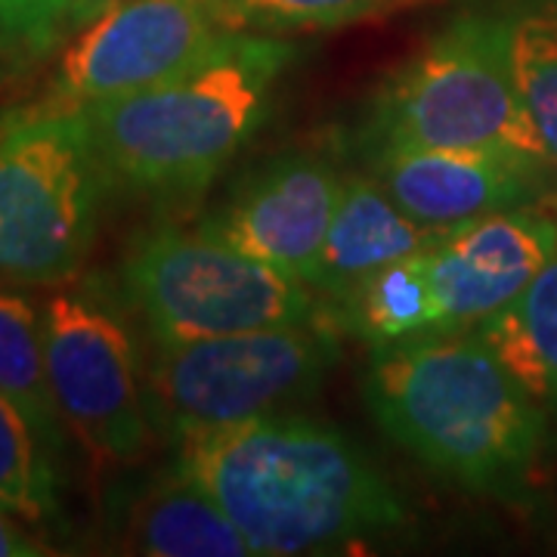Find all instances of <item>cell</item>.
<instances>
[{
  "mask_svg": "<svg viewBox=\"0 0 557 557\" xmlns=\"http://www.w3.org/2000/svg\"><path fill=\"white\" fill-rule=\"evenodd\" d=\"M177 468L236 523L251 555L332 552L406 523L391 480L338 428L267 412L180 440Z\"/></svg>",
  "mask_w": 557,
  "mask_h": 557,
  "instance_id": "6da1fadb",
  "label": "cell"
},
{
  "mask_svg": "<svg viewBox=\"0 0 557 557\" xmlns=\"http://www.w3.org/2000/svg\"><path fill=\"white\" fill-rule=\"evenodd\" d=\"M362 391L381 431L434 474L505 502L530 493L548 412L474 329L379 347Z\"/></svg>",
  "mask_w": 557,
  "mask_h": 557,
  "instance_id": "7a4b0ae2",
  "label": "cell"
},
{
  "mask_svg": "<svg viewBox=\"0 0 557 557\" xmlns=\"http://www.w3.org/2000/svg\"><path fill=\"white\" fill-rule=\"evenodd\" d=\"M288 40L226 32L193 69L121 100L75 109L102 171L143 193H199L267 119Z\"/></svg>",
  "mask_w": 557,
  "mask_h": 557,
  "instance_id": "3957f363",
  "label": "cell"
},
{
  "mask_svg": "<svg viewBox=\"0 0 557 557\" xmlns=\"http://www.w3.org/2000/svg\"><path fill=\"white\" fill-rule=\"evenodd\" d=\"M369 152L387 146L486 149L548 161L520 100L505 13L465 10L381 87ZM552 164V161H548Z\"/></svg>",
  "mask_w": 557,
  "mask_h": 557,
  "instance_id": "277c9868",
  "label": "cell"
},
{
  "mask_svg": "<svg viewBox=\"0 0 557 557\" xmlns=\"http://www.w3.org/2000/svg\"><path fill=\"white\" fill-rule=\"evenodd\" d=\"M102 164L75 109L22 112L0 131V282L78 273L97 233Z\"/></svg>",
  "mask_w": 557,
  "mask_h": 557,
  "instance_id": "5b68a950",
  "label": "cell"
},
{
  "mask_svg": "<svg viewBox=\"0 0 557 557\" xmlns=\"http://www.w3.org/2000/svg\"><path fill=\"white\" fill-rule=\"evenodd\" d=\"M127 298L161 344L317 319V292L208 230L139 236L121 267Z\"/></svg>",
  "mask_w": 557,
  "mask_h": 557,
  "instance_id": "8992f818",
  "label": "cell"
},
{
  "mask_svg": "<svg viewBox=\"0 0 557 557\" xmlns=\"http://www.w3.org/2000/svg\"><path fill=\"white\" fill-rule=\"evenodd\" d=\"M335 322L307 319L220 338L161 344L146 372L149 418L168 437L276 412L313 394L338 362Z\"/></svg>",
  "mask_w": 557,
  "mask_h": 557,
  "instance_id": "52a82bcc",
  "label": "cell"
},
{
  "mask_svg": "<svg viewBox=\"0 0 557 557\" xmlns=\"http://www.w3.org/2000/svg\"><path fill=\"white\" fill-rule=\"evenodd\" d=\"M40 322L47 375L65 428L97 465L139 461L152 437V418L127 329L84 295L50 298Z\"/></svg>",
  "mask_w": 557,
  "mask_h": 557,
  "instance_id": "ba28073f",
  "label": "cell"
},
{
  "mask_svg": "<svg viewBox=\"0 0 557 557\" xmlns=\"http://www.w3.org/2000/svg\"><path fill=\"white\" fill-rule=\"evenodd\" d=\"M226 32L218 0H115L65 50L53 106L84 109L159 87L193 69Z\"/></svg>",
  "mask_w": 557,
  "mask_h": 557,
  "instance_id": "9c48e42d",
  "label": "cell"
},
{
  "mask_svg": "<svg viewBox=\"0 0 557 557\" xmlns=\"http://www.w3.org/2000/svg\"><path fill=\"white\" fill-rule=\"evenodd\" d=\"M548 161L486 149H372V174L399 208L434 233L527 208L545 186Z\"/></svg>",
  "mask_w": 557,
  "mask_h": 557,
  "instance_id": "30bf717a",
  "label": "cell"
},
{
  "mask_svg": "<svg viewBox=\"0 0 557 557\" xmlns=\"http://www.w3.org/2000/svg\"><path fill=\"white\" fill-rule=\"evenodd\" d=\"M557 255V220L511 208L443 233L431 248L437 332L474 329L498 313Z\"/></svg>",
  "mask_w": 557,
  "mask_h": 557,
  "instance_id": "8fae6325",
  "label": "cell"
},
{
  "mask_svg": "<svg viewBox=\"0 0 557 557\" xmlns=\"http://www.w3.org/2000/svg\"><path fill=\"white\" fill-rule=\"evenodd\" d=\"M344 180L329 161L282 156L260 168L201 230L288 276L310 278L341 201Z\"/></svg>",
  "mask_w": 557,
  "mask_h": 557,
  "instance_id": "7c38bea8",
  "label": "cell"
},
{
  "mask_svg": "<svg viewBox=\"0 0 557 557\" xmlns=\"http://www.w3.org/2000/svg\"><path fill=\"white\" fill-rule=\"evenodd\" d=\"M434 233L412 220L375 177L344 180L341 201L307 285L329 304L347 298L375 270L412 251L437 245Z\"/></svg>",
  "mask_w": 557,
  "mask_h": 557,
  "instance_id": "4fadbf2b",
  "label": "cell"
},
{
  "mask_svg": "<svg viewBox=\"0 0 557 557\" xmlns=\"http://www.w3.org/2000/svg\"><path fill=\"white\" fill-rule=\"evenodd\" d=\"M127 542L134 552L152 557L251 555L236 523L180 468L131 505Z\"/></svg>",
  "mask_w": 557,
  "mask_h": 557,
  "instance_id": "5bb4252c",
  "label": "cell"
},
{
  "mask_svg": "<svg viewBox=\"0 0 557 557\" xmlns=\"http://www.w3.org/2000/svg\"><path fill=\"white\" fill-rule=\"evenodd\" d=\"M431 248L412 251L362 278L347 298L332 304L329 319L375 350L437 332Z\"/></svg>",
  "mask_w": 557,
  "mask_h": 557,
  "instance_id": "9a60e30c",
  "label": "cell"
},
{
  "mask_svg": "<svg viewBox=\"0 0 557 557\" xmlns=\"http://www.w3.org/2000/svg\"><path fill=\"white\" fill-rule=\"evenodd\" d=\"M474 332L545 412H557V255Z\"/></svg>",
  "mask_w": 557,
  "mask_h": 557,
  "instance_id": "2e32d148",
  "label": "cell"
},
{
  "mask_svg": "<svg viewBox=\"0 0 557 557\" xmlns=\"http://www.w3.org/2000/svg\"><path fill=\"white\" fill-rule=\"evenodd\" d=\"M0 394L13 399L44 446L60 443L62 416L47 375L44 322L20 295L0 288Z\"/></svg>",
  "mask_w": 557,
  "mask_h": 557,
  "instance_id": "e0dca14e",
  "label": "cell"
},
{
  "mask_svg": "<svg viewBox=\"0 0 557 557\" xmlns=\"http://www.w3.org/2000/svg\"><path fill=\"white\" fill-rule=\"evenodd\" d=\"M505 20L520 100L557 174V0H515Z\"/></svg>",
  "mask_w": 557,
  "mask_h": 557,
  "instance_id": "ac0fdd59",
  "label": "cell"
},
{
  "mask_svg": "<svg viewBox=\"0 0 557 557\" xmlns=\"http://www.w3.org/2000/svg\"><path fill=\"white\" fill-rule=\"evenodd\" d=\"M412 0H218L220 20L230 32H322L372 20Z\"/></svg>",
  "mask_w": 557,
  "mask_h": 557,
  "instance_id": "d6986e66",
  "label": "cell"
},
{
  "mask_svg": "<svg viewBox=\"0 0 557 557\" xmlns=\"http://www.w3.org/2000/svg\"><path fill=\"white\" fill-rule=\"evenodd\" d=\"M0 505L13 515L40 520L53 508V474L40 437L13 399L0 394Z\"/></svg>",
  "mask_w": 557,
  "mask_h": 557,
  "instance_id": "ffe728a7",
  "label": "cell"
},
{
  "mask_svg": "<svg viewBox=\"0 0 557 557\" xmlns=\"http://www.w3.org/2000/svg\"><path fill=\"white\" fill-rule=\"evenodd\" d=\"M69 22V0H0V32L32 53H47Z\"/></svg>",
  "mask_w": 557,
  "mask_h": 557,
  "instance_id": "44dd1931",
  "label": "cell"
},
{
  "mask_svg": "<svg viewBox=\"0 0 557 557\" xmlns=\"http://www.w3.org/2000/svg\"><path fill=\"white\" fill-rule=\"evenodd\" d=\"M13 511H7L0 505V557H25V555H44L35 539L28 536L25 530H20V523L10 518Z\"/></svg>",
  "mask_w": 557,
  "mask_h": 557,
  "instance_id": "7402d4cb",
  "label": "cell"
},
{
  "mask_svg": "<svg viewBox=\"0 0 557 557\" xmlns=\"http://www.w3.org/2000/svg\"><path fill=\"white\" fill-rule=\"evenodd\" d=\"M112 3L115 0H69V20H72V25H87Z\"/></svg>",
  "mask_w": 557,
  "mask_h": 557,
  "instance_id": "603a6c76",
  "label": "cell"
}]
</instances>
